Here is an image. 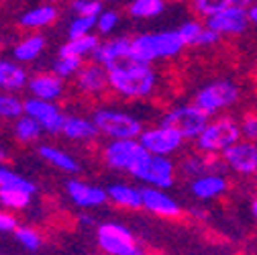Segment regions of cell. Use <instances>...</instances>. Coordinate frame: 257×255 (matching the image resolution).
<instances>
[{
    "label": "cell",
    "instance_id": "obj_1",
    "mask_svg": "<svg viewBox=\"0 0 257 255\" xmlns=\"http://www.w3.org/2000/svg\"><path fill=\"white\" fill-rule=\"evenodd\" d=\"M108 90L116 98L126 102H141L151 98L159 86V74L153 63L126 57L124 61L108 68Z\"/></svg>",
    "mask_w": 257,
    "mask_h": 255
},
{
    "label": "cell",
    "instance_id": "obj_2",
    "mask_svg": "<svg viewBox=\"0 0 257 255\" xmlns=\"http://www.w3.org/2000/svg\"><path fill=\"white\" fill-rule=\"evenodd\" d=\"M186 49V43L178 29H162V31H145L131 37V57L157 63V61H174Z\"/></svg>",
    "mask_w": 257,
    "mask_h": 255
},
{
    "label": "cell",
    "instance_id": "obj_3",
    "mask_svg": "<svg viewBox=\"0 0 257 255\" xmlns=\"http://www.w3.org/2000/svg\"><path fill=\"white\" fill-rule=\"evenodd\" d=\"M98 133L106 139H139L145 129L143 118L131 110L114 106H96L90 114Z\"/></svg>",
    "mask_w": 257,
    "mask_h": 255
},
{
    "label": "cell",
    "instance_id": "obj_4",
    "mask_svg": "<svg viewBox=\"0 0 257 255\" xmlns=\"http://www.w3.org/2000/svg\"><path fill=\"white\" fill-rule=\"evenodd\" d=\"M239 139H241L239 118L224 112V114H216V116L208 118L206 126L194 139V149H198L202 153H208V155L220 157Z\"/></svg>",
    "mask_w": 257,
    "mask_h": 255
},
{
    "label": "cell",
    "instance_id": "obj_5",
    "mask_svg": "<svg viewBox=\"0 0 257 255\" xmlns=\"http://www.w3.org/2000/svg\"><path fill=\"white\" fill-rule=\"evenodd\" d=\"M239 100H241V86L231 78H216L202 84L194 92V98H192V102L200 110H204L208 116L224 114Z\"/></svg>",
    "mask_w": 257,
    "mask_h": 255
},
{
    "label": "cell",
    "instance_id": "obj_6",
    "mask_svg": "<svg viewBox=\"0 0 257 255\" xmlns=\"http://www.w3.org/2000/svg\"><path fill=\"white\" fill-rule=\"evenodd\" d=\"M128 176H131L133 180H137V182H141L143 186L170 190V188L176 186L178 168H176V162L172 157L145 153Z\"/></svg>",
    "mask_w": 257,
    "mask_h": 255
},
{
    "label": "cell",
    "instance_id": "obj_7",
    "mask_svg": "<svg viewBox=\"0 0 257 255\" xmlns=\"http://www.w3.org/2000/svg\"><path fill=\"white\" fill-rule=\"evenodd\" d=\"M208 118L210 116L204 110H200L194 102H188V104H178V106L168 108L162 114V118H159V122L170 126V129H174L186 143L188 141L194 143V139L206 126Z\"/></svg>",
    "mask_w": 257,
    "mask_h": 255
},
{
    "label": "cell",
    "instance_id": "obj_8",
    "mask_svg": "<svg viewBox=\"0 0 257 255\" xmlns=\"http://www.w3.org/2000/svg\"><path fill=\"white\" fill-rule=\"evenodd\" d=\"M96 245L104 255H147L131 229L120 222H102L96 227Z\"/></svg>",
    "mask_w": 257,
    "mask_h": 255
},
{
    "label": "cell",
    "instance_id": "obj_9",
    "mask_svg": "<svg viewBox=\"0 0 257 255\" xmlns=\"http://www.w3.org/2000/svg\"><path fill=\"white\" fill-rule=\"evenodd\" d=\"M147 151L139 143V139H106L100 155L108 170L131 174V170L137 166V162Z\"/></svg>",
    "mask_w": 257,
    "mask_h": 255
},
{
    "label": "cell",
    "instance_id": "obj_10",
    "mask_svg": "<svg viewBox=\"0 0 257 255\" xmlns=\"http://www.w3.org/2000/svg\"><path fill=\"white\" fill-rule=\"evenodd\" d=\"M139 143L147 153L164 155V157H174L186 145V141L174 129H170V126L162 122H157L153 126H145L139 135Z\"/></svg>",
    "mask_w": 257,
    "mask_h": 255
},
{
    "label": "cell",
    "instance_id": "obj_11",
    "mask_svg": "<svg viewBox=\"0 0 257 255\" xmlns=\"http://www.w3.org/2000/svg\"><path fill=\"white\" fill-rule=\"evenodd\" d=\"M224 170L239 178H253L257 174V141L239 139L220 155Z\"/></svg>",
    "mask_w": 257,
    "mask_h": 255
},
{
    "label": "cell",
    "instance_id": "obj_12",
    "mask_svg": "<svg viewBox=\"0 0 257 255\" xmlns=\"http://www.w3.org/2000/svg\"><path fill=\"white\" fill-rule=\"evenodd\" d=\"M72 82H74V90L88 100H98L106 92H110L108 90V72L104 66H100V63H96V61H86Z\"/></svg>",
    "mask_w": 257,
    "mask_h": 255
},
{
    "label": "cell",
    "instance_id": "obj_13",
    "mask_svg": "<svg viewBox=\"0 0 257 255\" xmlns=\"http://www.w3.org/2000/svg\"><path fill=\"white\" fill-rule=\"evenodd\" d=\"M23 114L31 116L41 124L43 133L47 135H61V126L66 120V112H63L57 102H47L35 96H29L23 100Z\"/></svg>",
    "mask_w": 257,
    "mask_h": 255
},
{
    "label": "cell",
    "instance_id": "obj_14",
    "mask_svg": "<svg viewBox=\"0 0 257 255\" xmlns=\"http://www.w3.org/2000/svg\"><path fill=\"white\" fill-rule=\"evenodd\" d=\"M204 23L214 31V33H218L222 39L224 37H241L251 29L249 27V19H247V9L239 7L235 3L229 5V7H224L218 13H214Z\"/></svg>",
    "mask_w": 257,
    "mask_h": 255
},
{
    "label": "cell",
    "instance_id": "obj_15",
    "mask_svg": "<svg viewBox=\"0 0 257 255\" xmlns=\"http://www.w3.org/2000/svg\"><path fill=\"white\" fill-rule=\"evenodd\" d=\"M66 194H68L70 202L80 210H94V208H100L108 202L106 188L86 182V180H80V178L68 180Z\"/></svg>",
    "mask_w": 257,
    "mask_h": 255
},
{
    "label": "cell",
    "instance_id": "obj_16",
    "mask_svg": "<svg viewBox=\"0 0 257 255\" xmlns=\"http://www.w3.org/2000/svg\"><path fill=\"white\" fill-rule=\"evenodd\" d=\"M141 198H143V210H147L149 214L159 216V218L172 220V218H180L182 212H184L182 202L164 188L143 186L141 188Z\"/></svg>",
    "mask_w": 257,
    "mask_h": 255
},
{
    "label": "cell",
    "instance_id": "obj_17",
    "mask_svg": "<svg viewBox=\"0 0 257 255\" xmlns=\"http://www.w3.org/2000/svg\"><path fill=\"white\" fill-rule=\"evenodd\" d=\"M176 168H178V176H182V178H186V180H194V178H200V176H204V174L222 172V170H224L220 157L202 153V151H198V149L182 155L180 162L176 164Z\"/></svg>",
    "mask_w": 257,
    "mask_h": 255
},
{
    "label": "cell",
    "instance_id": "obj_18",
    "mask_svg": "<svg viewBox=\"0 0 257 255\" xmlns=\"http://www.w3.org/2000/svg\"><path fill=\"white\" fill-rule=\"evenodd\" d=\"M188 192L200 202L218 200L229 192V178L222 172H210L200 178L188 180Z\"/></svg>",
    "mask_w": 257,
    "mask_h": 255
},
{
    "label": "cell",
    "instance_id": "obj_19",
    "mask_svg": "<svg viewBox=\"0 0 257 255\" xmlns=\"http://www.w3.org/2000/svg\"><path fill=\"white\" fill-rule=\"evenodd\" d=\"M66 80H61L53 72H37L33 76H29L27 90L29 96H35L47 102H59L66 96Z\"/></svg>",
    "mask_w": 257,
    "mask_h": 255
},
{
    "label": "cell",
    "instance_id": "obj_20",
    "mask_svg": "<svg viewBox=\"0 0 257 255\" xmlns=\"http://www.w3.org/2000/svg\"><path fill=\"white\" fill-rule=\"evenodd\" d=\"M131 57V37L128 35H112L110 39H100L98 47H96L92 61L100 63L106 70L116 66V63Z\"/></svg>",
    "mask_w": 257,
    "mask_h": 255
},
{
    "label": "cell",
    "instance_id": "obj_21",
    "mask_svg": "<svg viewBox=\"0 0 257 255\" xmlns=\"http://www.w3.org/2000/svg\"><path fill=\"white\" fill-rule=\"evenodd\" d=\"M180 35L186 43V47H198V49H208V47H216L222 37L218 33H214V31L202 21V19H188L184 21L180 27Z\"/></svg>",
    "mask_w": 257,
    "mask_h": 255
},
{
    "label": "cell",
    "instance_id": "obj_22",
    "mask_svg": "<svg viewBox=\"0 0 257 255\" xmlns=\"http://www.w3.org/2000/svg\"><path fill=\"white\" fill-rule=\"evenodd\" d=\"M61 137L70 143L88 145V143H94L98 139L100 133L90 116L74 112V114H66V120H63V126H61Z\"/></svg>",
    "mask_w": 257,
    "mask_h": 255
},
{
    "label": "cell",
    "instance_id": "obj_23",
    "mask_svg": "<svg viewBox=\"0 0 257 255\" xmlns=\"http://www.w3.org/2000/svg\"><path fill=\"white\" fill-rule=\"evenodd\" d=\"M59 19V11L55 5L49 3H41L27 9L21 17H19V27L27 33H41L43 29L53 27Z\"/></svg>",
    "mask_w": 257,
    "mask_h": 255
},
{
    "label": "cell",
    "instance_id": "obj_24",
    "mask_svg": "<svg viewBox=\"0 0 257 255\" xmlns=\"http://www.w3.org/2000/svg\"><path fill=\"white\" fill-rule=\"evenodd\" d=\"M37 153H39V157L43 159V162H47L51 168H55V170H59V172H63V174L78 176L80 170H82V166H80L78 159H76L70 151H66L63 147H59V145L41 143V145L37 147Z\"/></svg>",
    "mask_w": 257,
    "mask_h": 255
},
{
    "label": "cell",
    "instance_id": "obj_25",
    "mask_svg": "<svg viewBox=\"0 0 257 255\" xmlns=\"http://www.w3.org/2000/svg\"><path fill=\"white\" fill-rule=\"evenodd\" d=\"M108 202L116 208L122 210H141L143 208V198H141V188L126 184V182H114L106 186Z\"/></svg>",
    "mask_w": 257,
    "mask_h": 255
},
{
    "label": "cell",
    "instance_id": "obj_26",
    "mask_svg": "<svg viewBox=\"0 0 257 255\" xmlns=\"http://www.w3.org/2000/svg\"><path fill=\"white\" fill-rule=\"evenodd\" d=\"M29 72L23 63L13 57H0V90L5 92H21L27 88Z\"/></svg>",
    "mask_w": 257,
    "mask_h": 255
},
{
    "label": "cell",
    "instance_id": "obj_27",
    "mask_svg": "<svg viewBox=\"0 0 257 255\" xmlns=\"http://www.w3.org/2000/svg\"><path fill=\"white\" fill-rule=\"evenodd\" d=\"M45 47H47V39L45 35L41 33H27L23 35L15 45H13V59H17L19 63L27 66V63H33L37 61L43 53H45Z\"/></svg>",
    "mask_w": 257,
    "mask_h": 255
},
{
    "label": "cell",
    "instance_id": "obj_28",
    "mask_svg": "<svg viewBox=\"0 0 257 255\" xmlns=\"http://www.w3.org/2000/svg\"><path fill=\"white\" fill-rule=\"evenodd\" d=\"M168 0H128L126 15L133 21H151L159 19L168 11Z\"/></svg>",
    "mask_w": 257,
    "mask_h": 255
},
{
    "label": "cell",
    "instance_id": "obj_29",
    "mask_svg": "<svg viewBox=\"0 0 257 255\" xmlns=\"http://www.w3.org/2000/svg\"><path fill=\"white\" fill-rule=\"evenodd\" d=\"M100 43V35L92 33L86 37H78V39H68L66 43H61L57 49V55H74V57H82L88 59L94 55L96 47Z\"/></svg>",
    "mask_w": 257,
    "mask_h": 255
},
{
    "label": "cell",
    "instance_id": "obj_30",
    "mask_svg": "<svg viewBox=\"0 0 257 255\" xmlns=\"http://www.w3.org/2000/svg\"><path fill=\"white\" fill-rule=\"evenodd\" d=\"M35 192L23 188H0V208L11 210V212H21L27 210L33 202Z\"/></svg>",
    "mask_w": 257,
    "mask_h": 255
},
{
    "label": "cell",
    "instance_id": "obj_31",
    "mask_svg": "<svg viewBox=\"0 0 257 255\" xmlns=\"http://www.w3.org/2000/svg\"><path fill=\"white\" fill-rule=\"evenodd\" d=\"M15 139L21 143V145H31V143H37L43 135V129L37 120H33L27 114H21L17 120H15Z\"/></svg>",
    "mask_w": 257,
    "mask_h": 255
},
{
    "label": "cell",
    "instance_id": "obj_32",
    "mask_svg": "<svg viewBox=\"0 0 257 255\" xmlns=\"http://www.w3.org/2000/svg\"><path fill=\"white\" fill-rule=\"evenodd\" d=\"M86 63V59L82 57H74V55H57L51 63V72L55 76H59L61 80H66V82H72L78 72L82 70V66Z\"/></svg>",
    "mask_w": 257,
    "mask_h": 255
},
{
    "label": "cell",
    "instance_id": "obj_33",
    "mask_svg": "<svg viewBox=\"0 0 257 255\" xmlns=\"http://www.w3.org/2000/svg\"><path fill=\"white\" fill-rule=\"evenodd\" d=\"M120 23L122 19L116 9H102V13L96 17V33L100 37H112L118 31Z\"/></svg>",
    "mask_w": 257,
    "mask_h": 255
},
{
    "label": "cell",
    "instance_id": "obj_34",
    "mask_svg": "<svg viewBox=\"0 0 257 255\" xmlns=\"http://www.w3.org/2000/svg\"><path fill=\"white\" fill-rule=\"evenodd\" d=\"M23 114V100L15 92L0 90V118L5 120H17Z\"/></svg>",
    "mask_w": 257,
    "mask_h": 255
},
{
    "label": "cell",
    "instance_id": "obj_35",
    "mask_svg": "<svg viewBox=\"0 0 257 255\" xmlns=\"http://www.w3.org/2000/svg\"><path fill=\"white\" fill-rule=\"evenodd\" d=\"M233 3L235 0H188L192 13H194L198 19H202V21H206L208 17H212L214 13L222 11L224 7H229Z\"/></svg>",
    "mask_w": 257,
    "mask_h": 255
},
{
    "label": "cell",
    "instance_id": "obj_36",
    "mask_svg": "<svg viewBox=\"0 0 257 255\" xmlns=\"http://www.w3.org/2000/svg\"><path fill=\"white\" fill-rule=\"evenodd\" d=\"M0 188H23V190H31V192H37V186L33 182L17 174L5 164H0Z\"/></svg>",
    "mask_w": 257,
    "mask_h": 255
},
{
    "label": "cell",
    "instance_id": "obj_37",
    "mask_svg": "<svg viewBox=\"0 0 257 255\" xmlns=\"http://www.w3.org/2000/svg\"><path fill=\"white\" fill-rule=\"evenodd\" d=\"M15 239L27 249V251H39L43 247V235L31 225H19L15 229Z\"/></svg>",
    "mask_w": 257,
    "mask_h": 255
},
{
    "label": "cell",
    "instance_id": "obj_38",
    "mask_svg": "<svg viewBox=\"0 0 257 255\" xmlns=\"http://www.w3.org/2000/svg\"><path fill=\"white\" fill-rule=\"evenodd\" d=\"M96 33V17H72L68 25V39H78Z\"/></svg>",
    "mask_w": 257,
    "mask_h": 255
},
{
    "label": "cell",
    "instance_id": "obj_39",
    "mask_svg": "<svg viewBox=\"0 0 257 255\" xmlns=\"http://www.w3.org/2000/svg\"><path fill=\"white\" fill-rule=\"evenodd\" d=\"M68 7L72 17H98L104 9L102 0H70Z\"/></svg>",
    "mask_w": 257,
    "mask_h": 255
},
{
    "label": "cell",
    "instance_id": "obj_40",
    "mask_svg": "<svg viewBox=\"0 0 257 255\" xmlns=\"http://www.w3.org/2000/svg\"><path fill=\"white\" fill-rule=\"evenodd\" d=\"M239 129H241V139L257 141V112H245L239 118Z\"/></svg>",
    "mask_w": 257,
    "mask_h": 255
},
{
    "label": "cell",
    "instance_id": "obj_41",
    "mask_svg": "<svg viewBox=\"0 0 257 255\" xmlns=\"http://www.w3.org/2000/svg\"><path fill=\"white\" fill-rule=\"evenodd\" d=\"M17 227H19V220L15 212L0 208V233H15Z\"/></svg>",
    "mask_w": 257,
    "mask_h": 255
},
{
    "label": "cell",
    "instance_id": "obj_42",
    "mask_svg": "<svg viewBox=\"0 0 257 255\" xmlns=\"http://www.w3.org/2000/svg\"><path fill=\"white\" fill-rule=\"evenodd\" d=\"M78 227L90 231V229H96L98 225H96V218L92 214H88V210H84L82 214H78Z\"/></svg>",
    "mask_w": 257,
    "mask_h": 255
},
{
    "label": "cell",
    "instance_id": "obj_43",
    "mask_svg": "<svg viewBox=\"0 0 257 255\" xmlns=\"http://www.w3.org/2000/svg\"><path fill=\"white\" fill-rule=\"evenodd\" d=\"M245 9H247V19H249V27L257 31V0H255V3H251L249 7H245Z\"/></svg>",
    "mask_w": 257,
    "mask_h": 255
},
{
    "label": "cell",
    "instance_id": "obj_44",
    "mask_svg": "<svg viewBox=\"0 0 257 255\" xmlns=\"http://www.w3.org/2000/svg\"><path fill=\"white\" fill-rule=\"evenodd\" d=\"M251 216H253L255 222H257V196L251 198Z\"/></svg>",
    "mask_w": 257,
    "mask_h": 255
},
{
    "label": "cell",
    "instance_id": "obj_45",
    "mask_svg": "<svg viewBox=\"0 0 257 255\" xmlns=\"http://www.w3.org/2000/svg\"><path fill=\"white\" fill-rule=\"evenodd\" d=\"M7 157H9V153H7V147L0 143V164H5L7 162Z\"/></svg>",
    "mask_w": 257,
    "mask_h": 255
},
{
    "label": "cell",
    "instance_id": "obj_46",
    "mask_svg": "<svg viewBox=\"0 0 257 255\" xmlns=\"http://www.w3.org/2000/svg\"><path fill=\"white\" fill-rule=\"evenodd\" d=\"M251 3H255V0H235V5H239V7H249Z\"/></svg>",
    "mask_w": 257,
    "mask_h": 255
},
{
    "label": "cell",
    "instance_id": "obj_47",
    "mask_svg": "<svg viewBox=\"0 0 257 255\" xmlns=\"http://www.w3.org/2000/svg\"><path fill=\"white\" fill-rule=\"evenodd\" d=\"M45 3H49V5H55V7H57V5H61V3H66V0H45Z\"/></svg>",
    "mask_w": 257,
    "mask_h": 255
},
{
    "label": "cell",
    "instance_id": "obj_48",
    "mask_svg": "<svg viewBox=\"0 0 257 255\" xmlns=\"http://www.w3.org/2000/svg\"><path fill=\"white\" fill-rule=\"evenodd\" d=\"M251 180H253V184H255V188H257V174H255V176H253Z\"/></svg>",
    "mask_w": 257,
    "mask_h": 255
},
{
    "label": "cell",
    "instance_id": "obj_49",
    "mask_svg": "<svg viewBox=\"0 0 257 255\" xmlns=\"http://www.w3.org/2000/svg\"><path fill=\"white\" fill-rule=\"evenodd\" d=\"M106 3H120V0H106Z\"/></svg>",
    "mask_w": 257,
    "mask_h": 255
},
{
    "label": "cell",
    "instance_id": "obj_50",
    "mask_svg": "<svg viewBox=\"0 0 257 255\" xmlns=\"http://www.w3.org/2000/svg\"><path fill=\"white\" fill-rule=\"evenodd\" d=\"M255 76H257V63H255Z\"/></svg>",
    "mask_w": 257,
    "mask_h": 255
}]
</instances>
